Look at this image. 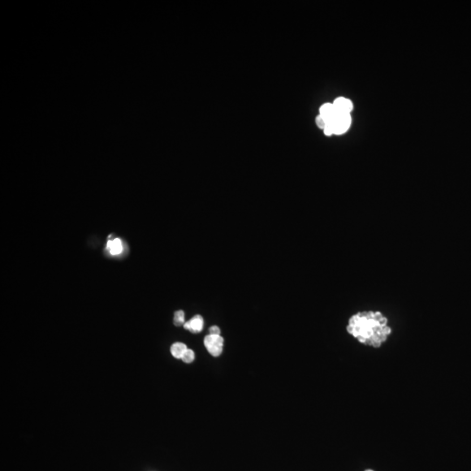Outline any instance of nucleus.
<instances>
[{"mask_svg":"<svg viewBox=\"0 0 471 471\" xmlns=\"http://www.w3.org/2000/svg\"><path fill=\"white\" fill-rule=\"evenodd\" d=\"M108 249L112 255L116 256L121 254L123 251V246H122L121 239L115 238L112 241H108Z\"/></svg>","mask_w":471,"mask_h":471,"instance_id":"obj_7","label":"nucleus"},{"mask_svg":"<svg viewBox=\"0 0 471 471\" xmlns=\"http://www.w3.org/2000/svg\"><path fill=\"white\" fill-rule=\"evenodd\" d=\"M174 324L177 326L181 325H184V312L183 311H178L175 312L174 316Z\"/></svg>","mask_w":471,"mask_h":471,"instance_id":"obj_9","label":"nucleus"},{"mask_svg":"<svg viewBox=\"0 0 471 471\" xmlns=\"http://www.w3.org/2000/svg\"><path fill=\"white\" fill-rule=\"evenodd\" d=\"M210 334L212 335H220V329L218 326L214 325L210 328Z\"/></svg>","mask_w":471,"mask_h":471,"instance_id":"obj_13","label":"nucleus"},{"mask_svg":"<svg viewBox=\"0 0 471 471\" xmlns=\"http://www.w3.org/2000/svg\"><path fill=\"white\" fill-rule=\"evenodd\" d=\"M183 326H184V328L189 330L192 333H199L203 330V317L200 315L195 316L191 320H189L186 323H184Z\"/></svg>","mask_w":471,"mask_h":471,"instance_id":"obj_5","label":"nucleus"},{"mask_svg":"<svg viewBox=\"0 0 471 471\" xmlns=\"http://www.w3.org/2000/svg\"><path fill=\"white\" fill-rule=\"evenodd\" d=\"M346 330L359 343L373 347L382 346L392 333L388 318L379 311L355 313L348 320Z\"/></svg>","mask_w":471,"mask_h":471,"instance_id":"obj_1","label":"nucleus"},{"mask_svg":"<svg viewBox=\"0 0 471 471\" xmlns=\"http://www.w3.org/2000/svg\"><path fill=\"white\" fill-rule=\"evenodd\" d=\"M204 346H206L209 353L213 356H218L222 354L224 339L221 335L209 334L204 338Z\"/></svg>","mask_w":471,"mask_h":471,"instance_id":"obj_3","label":"nucleus"},{"mask_svg":"<svg viewBox=\"0 0 471 471\" xmlns=\"http://www.w3.org/2000/svg\"><path fill=\"white\" fill-rule=\"evenodd\" d=\"M324 130L325 134V135H327V136H330V135H332V134H334L332 126L329 125V124H326L324 130Z\"/></svg>","mask_w":471,"mask_h":471,"instance_id":"obj_12","label":"nucleus"},{"mask_svg":"<svg viewBox=\"0 0 471 471\" xmlns=\"http://www.w3.org/2000/svg\"><path fill=\"white\" fill-rule=\"evenodd\" d=\"M187 349L188 348H187L185 344L181 343V342H178V343H175L172 345L171 348H170V352L175 358L182 359V356L184 355V353L186 352Z\"/></svg>","mask_w":471,"mask_h":471,"instance_id":"obj_8","label":"nucleus"},{"mask_svg":"<svg viewBox=\"0 0 471 471\" xmlns=\"http://www.w3.org/2000/svg\"><path fill=\"white\" fill-rule=\"evenodd\" d=\"M335 114H336V110L333 106V103H325L320 107V114L324 117L326 123L333 120Z\"/></svg>","mask_w":471,"mask_h":471,"instance_id":"obj_6","label":"nucleus"},{"mask_svg":"<svg viewBox=\"0 0 471 471\" xmlns=\"http://www.w3.org/2000/svg\"><path fill=\"white\" fill-rule=\"evenodd\" d=\"M195 359V354L194 352L190 349H187L186 352L184 353V355L182 356V359L186 362V363H190L192 362Z\"/></svg>","mask_w":471,"mask_h":471,"instance_id":"obj_10","label":"nucleus"},{"mask_svg":"<svg viewBox=\"0 0 471 471\" xmlns=\"http://www.w3.org/2000/svg\"><path fill=\"white\" fill-rule=\"evenodd\" d=\"M333 106L335 108L336 112L338 113L350 114L351 111L354 108V105H353V102L351 101L350 99H346L344 97H340V98L335 99L333 101Z\"/></svg>","mask_w":471,"mask_h":471,"instance_id":"obj_4","label":"nucleus"},{"mask_svg":"<svg viewBox=\"0 0 471 471\" xmlns=\"http://www.w3.org/2000/svg\"><path fill=\"white\" fill-rule=\"evenodd\" d=\"M316 124L320 129L324 130L325 127L326 125V121L321 114H319L318 116L316 117Z\"/></svg>","mask_w":471,"mask_h":471,"instance_id":"obj_11","label":"nucleus"},{"mask_svg":"<svg viewBox=\"0 0 471 471\" xmlns=\"http://www.w3.org/2000/svg\"><path fill=\"white\" fill-rule=\"evenodd\" d=\"M351 121L352 119L350 114L336 112L333 120L327 122L326 124L332 126L334 134H342L349 130Z\"/></svg>","mask_w":471,"mask_h":471,"instance_id":"obj_2","label":"nucleus"},{"mask_svg":"<svg viewBox=\"0 0 471 471\" xmlns=\"http://www.w3.org/2000/svg\"></svg>","mask_w":471,"mask_h":471,"instance_id":"obj_14","label":"nucleus"}]
</instances>
